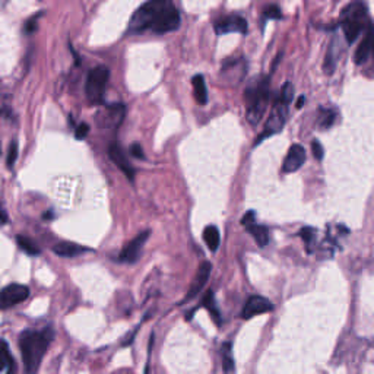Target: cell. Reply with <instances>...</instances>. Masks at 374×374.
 <instances>
[{
    "label": "cell",
    "instance_id": "30",
    "mask_svg": "<svg viewBox=\"0 0 374 374\" xmlns=\"http://www.w3.org/2000/svg\"><path fill=\"white\" fill-rule=\"evenodd\" d=\"M311 151H313V155H315V158L316 159H323V155H325V152H323V147H322V143L319 142V140H313V142H311Z\"/></svg>",
    "mask_w": 374,
    "mask_h": 374
},
{
    "label": "cell",
    "instance_id": "28",
    "mask_svg": "<svg viewBox=\"0 0 374 374\" xmlns=\"http://www.w3.org/2000/svg\"><path fill=\"white\" fill-rule=\"evenodd\" d=\"M298 236H300V237L304 240V243H306L307 246H310V244H311V241L315 240L316 230H315V228H311V227H304L303 230H300Z\"/></svg>",
    "mask_w": 374,
    "mask_h": 374
},
{
    "label": "cell",
    "instance_id": "5",
    "mask_svg": "<svg viewBox=\"0 0 374 374\" xmlns=\"http://www.w3.org/2000/svg\"><path fill=\"white\" fill-rule=\"evenodd\" d=\"M367 20H368L367 6L361 2L351 4L342 11L341 27L349 44L354 43V41L360 37V34L367 25Z\"/></svg>",
    "mask_w": 374,
    "mask_h": 374
},
{
    "label": "cell",
    "instance_id": "14",
    "mask_svg": "<svg viewBox=\"0 0 374 374\" xmlns=\"http://www.w3.org/2000/svg\"><path fill=\"white\" fill-rule=\"evenodd\" d=\"M307 154L306 150L301 147V145L296 143L291 147L286 152V157L282 164V171L284 173H296L303 167V164L306 162Z\"/></svg>",
    "mask_w": 374,
    "mask_h": 374
},
{
    "label": "cell",
    "instance_id": "31",
    "mask_svg": "<svg viewBox=\"0 0 374 374\" xmlns=\"http://www.w3.org/2000/svg\"><path fill=\"white\" fill-rule=\"evenodd\" d=\"M256 222V214H255V211H248L243 218H241V225L243 227H251V225H253Z\"/></svg>",
    "mask_w": 374,
    "mask_h": 374
},
{
    "label": "cell",
    "instance_id": "29",
    "mask_svg": "<svg viewBox=\"0 0 374 374\" xmlns=\"http://www.w3.org/2000/svg\"><path fill=\"white\" fill-rule=\"evenodd\" d=\"M88 133H90V124H87V123L78 124V128L75 129L76 139H85Z\"/></svg>",
    "mask_w": 374,
    "mask_h": 374
},
{
    "label": "cell",
    "instance_id": "2",
    "mask_svg": "<svg viewBox=\"0 0 374 374\" xmlns=\"http://www.w3.org/2000/svg\"><path fill=\"white\" fill-rule=\"evenodd\" d=\"M53 339L54 330L52 326L43 329H27L19 335L18 345L27 374H37Z\"/></svg>",
    "mask_w": 374,
    "mask_h": 374
},
{
    "label": "cell",
    "instance_id": "19",
    "mask_svg": "<svg viewBox=\"0 0 374 374\" xmlns=\"http://www.w3.org/2000/svg\"><path fill=\"white\" fill-rule=\"evenodd\" d=\"M221 358H222V368L225 374H233L236 371V361L233 357V345L231 342H225L221 346Z\"/></svg>",
    "mask_w": 374,
    "mask_h": 374
},
{
    "label": "cell",
    "instance_id": "4",
    "mask_svg": "<svg viewBox=\"0 0 374 374\" xmlns=\"http://www.w3.org/2000/svg\"><path fill=\"white\" fill-rule=\"evenodd\" d=\"M293 98H294V85L291 84V82H285L282 90L279 91L278 97L274 101L272 110H271V113H269V117L266 120L263 132L260 133V136H258L255 145L260 143L265 138L272 136V135L279 133L282 131V128L285 126V121H286L289 104H291V101H293Z\"/></svg>",
    "mask_w": 374,
    "mask_h": 374
},
{
    "label": "cell",
    "instance_id": "32",
    "mask_svg": "<svg viewBox=\"0 0 374 374\" xmlns=\"http://www.w3.org/2000/svg\"><path fill=\"white\" fill-rule=\"evenodd\" d=\"M41 15H43V13H38L37 16H32L30 20H28V23L25 24V32H28V34H31V32H34L35 31V28H37V25H34V23L37 24V20H38V18L41 16Z\"/></svg>",
    "mask_w": 374,
    "mask_h": 374
},
{
    "label": "cell",
    "instance_id": "23",
    "mask_svg": "<svg viewBox=\"0 0 374 374\" xmlns=\"http://www.w3.org/2000/svg\"><path fill=\"white\" fill-rule=\"evenodd\" d=\"M247 231L252 234L259 247H265L269 243V230L265 225H259L258 222H255L253 225L247 227Z\"/></svg>",
    "mask_w": 374,
    "mask_h": 374
},
{
    "label": "cell",
    "instance_id": "10",
    "mask_svg": "<svg viewBox=\"0 0 374 374\" xmlns=\"http://www.w3.org/2000/svg\"><path fill=\"white\" fill-rule=\"evenodd\" d=\"M272 310H274V304L271 300H267L262 296H252L247 298V301L243 306L241 319L248 320L255 316L269 313V311H272Z\"/></svg>",
    "mask_w": 374,
    "mask_h": 374
},
{
    "label": "cell",
    "instance_id": "24",
    "mask_svg": "<svg viewBox=\"0 0 374 374\" xmlns=\"http://www.w3.org/2000/svg\"><path fill=\"white\" fill-rule=\"evenodd\" d=\"M16 243H18V246H19L20 251L25 252V253L30 255V256H38V255L41 253L38 244H37L34 240H31L30 237L18 236V237H16Z\"/></svg>",
    "mask_w": 374,
    "mask_h": 374
},
{
    "label": "cell",
    "instance_id": "11",
    "mask_svg": "<svg viewBox=\"0 0 374 374\" xmlns=\"http://www.w3.org/2000/svg\"><path fill=\"white\" fill-rule=\"evenodd\" d=\"M247 72V64L243 59H230L227 60L225 64L221 68V76L231 82V84L237 85L240 82L244 79Z\"/></svg>",
    "mask_w": 374,
    "mask_h": 374
},
{
    "label": "cell",
    "instance_id": "1",
    "mask_svg": "<svg viewBox=\"0 0 374 374\" xmlns=\"http://www.w3.org/2000/svg\"><path fill=\"white\" fill-rule=\"evenodd\" d=\"M180 23V11L170 0H150L133 12L128 34H167L179 30Z\"/></svg>",
    "mask_w": 374,
    "mask_h": 374
},
{
    "label": "cell",
    "instance_id": "8",
    "mask_svg": "<svg viewBox=\"0 0 374 374\" xmlns=\"http://www.w3.org/2000/svg\"><path fill=\"white\" fill-rule=\"evenodd\" d=\"M30 297V288L23 284H9L2 289L0 294V306L4 310L13 307L19 303L25 301Z\"/></svg>",
    "mask_w": 374,
    "mask_h": 374
},
{
    "label": "cell",
    "instance_id": "13",
    "mask_svg": "<svg viewBox=\"0 0 374 374\" xmlns=\"http://www.w3.org/2000/svg\"><path fill=\"white\" fill-rule=\"evenodd\" d=\"M211 272H212V265H211V262H203V263L198 267L196 277H195V279H193V282H192V285H191V288H189V293L186 294L183 303H184V301H189V300H192V298H195V297L200 293V291L203 289V286L207 284V281H210Z\"/></svg>",
    "mask_w": 374,
    "mask_h": 374
},
{
    "label": "cell",
    "instance_id": "35",
    "mask_svg": "<svg viewBox=\"0 0 374 374\" xmlns=\"http://www.w3.org/2000/svg\"><path fill=\"white\" fill-rule=\"evenodd\" d=\"M306 101V98L304 97H300V99H298V102H297V109H301L303 107V102Z\"/></svg>",
    "mask_w": 374,
    "mask_h": 374
},
{
    "label": "cell",
    "instance_id": "33",
    "mask_svg": "<svg viewBox=\"0 0 374 374\" xmlns=\"http://www.w3.org/2000/svg\"><path fill=\"white\" fill-rule=\"evenodd\" d=\"M131 152H132V155H133V157H136V158H139V159H140V158H142V159L145 158L143 148L140 147L139 143H133V145H132V147H131Z\"/></svg>",
    "mask_w": 374,
    "mask_h": 374
},
{
    "label": "cell",
    "instance_id": "6",
    "mask_svg": "<svg viewBox=\"0 0 374 374\" xmlns=\"http://www.w3.org/2000/svg\"><path fill=\"white\" fill-rule=\"evenodd\" d=\"M110 69L107 66H97L90 71L85 82V94L90 102L99 104L104 99V94L109 87Z\"/></svg>",
    "mask_w": 374,
    "mask_h": 374
},
{
    "label": "cell",
    "instance_id": "26",
    "mask_svg": "<svg viewBox=\"0 0 374 374\" xmlns=\"http://www.w3.org/2000/svg\"><path fill=\"white\" fill-rule=\"evenodd\" d=\"M18 158V142L12 140L9 143V148H8V158H6V164H8V169H13V165L16 162Z\"/></svg>",
    "mask_w": 374,
    "mask_h": 374
},
{
    "label": "cell",
    "instance_id": "7",
    "mask_svg": "<svg viewBox=\"0 0 374 374\" xmlns=\"http://www.w3.org/2000/svg\"><path fill=\"white\" fill-rule=\"evenodd\" d=\"M151 231H142L133 240H131L126 246L121 248V252L117 256V260L121 263H136L140 259L145 243L148 241Z\"/></svg>",
    "mask_w": 374,
    "mask_h": 374
},
{
    "label": "cell",
    "instance_id": "9",
    "mask_svg": "<svg viewBox=\"0 0 374 374\" xmlns=\"http://www.w3.org/2000/svg\"><path fill=\"white\" fill-rule=\"evenodd\" d=\"M214 28L218 35H225L230 32H239L246 35L248 31V24L246 18H243L241 15H227L217 20Z\"/></svg>",
    "mask_w": 374,
    "mask_h": 374
},
{
    "label": "cell",
    "instance_id": "12",
    "mask_svg": "<svg viewBox=\"0 0 374 374\" xmlns=\"http://www.w3.org/2000/svg\"><path fill=\"white\" fill-rule=\"evenodd\" d=\"M109 157L110 159L116 164V167H119L124 174H126V177L129 180H133L135 179V169L132 162L129 161L126 152L123 151V148L120 147V145L117 142H113L110 147H109Z\"/></svg>",
    "mask_w": 374,
    "mask_h": 374
},
{
    "label": "cell",
    "instance_id": "3",
    "mask_svg": "<svg viewBox=\"0 0 374 374\" xmlns=\"http://www.w3.org/2000/svg\"><path fill=\"white\" fill-rule=\"evenodd\" d=\"M269 76L255 78L244 91L246 117L252 124H258L263 117L271 98V82Z\"/></svg>",
    "mask_w": 374,
    "mask_h": 374
},
{
    "label": "cell",
    "instance_id": "27",
    "mask_svg": "<svg viewBox=\"0 0 374 374\" xmlns=\"http://www.w3.org/2000/svg\"><path fill=\"white\" fill-rule=\"evenodd\" d=\"M265 19H281L282 18V11L277 5H269L263 11Z\"/></svg>",
    "mask_w": 374,
    "mask_h": 374
},
{
    "label": "cell",
    "instance_id": "21",
    "mask_svg": "<svg viewBox=\"0 0 374 374\" xmlns=\"http://www.w3.org/2000/svg\"><path fill=\"white\" fill-rule=\"evenodd\" d=\"M203 240L211 252H217L221 243V234L218 228L215 225H207L203 230Z\"/></svg>",
    "mask_w": 374,
    "mask_h": 374
},
{
    "label": "cell",
    "instance_id": "18",
    "mask_svg": "<svg viewBox=\"0 0 374 374\" xmlns=\"http://www.w3.org/2000/svg\"><path fill=\"white\" fill-rule=\"evenodd\" d=\"M0 360H2V374H16V361L5 339H2V354H0Z\"/></svg>",
    "mask_w": 374,
    "mask_h": 374
},
{
    "label": "cell",
    "instance_id": "17",
    "mask_svg": "<svg viewBox=\"0 0 374 374\" xmlns=\"http://www.w3.org/2000/svg\"><path fill=\"white\" fill-rule=\"evenodd\" d=\"M338 53H339V43H338V38L334 37L330 41V44L327 47V53H326V59H325V64H323V69L327 75H332L337 69V64H338Z\"/></svg>",
    "mask_w": 374,
    "mask_h": 374
},
{
    "label": "cell",
    "instance_id": "34",
    "mask_svg": "<svg viewBox=\"0 0 374 374\" xmlns=\"http://www.w3.org/2000/svg\"><path fill=\"white\" fill-rule=\"evenodd\" d=\"M8 222V214H6V210H2V224L5 225Z\"/></svg>",
    "mask_w": 374,
    "mask_h": 374
},
{
    "label": "cell",
    "instance_id": "20",
    "mask_svg": "<svg viewBox=\"0 0 374 374\" xmlns=\"http://www.w3.org/2000/svg\"><path fill=\"white\" fill-rule=\"evenodd\" d=\"M202 306H203L207 311H210L211 316H212V319L215 320V323H217L218 326H221V323H222V316H221V311H219V308H218V306H217L215 296H214V291H207V293H206L205 297H203V300H202Z\"/></svg>",
    "mask_w": 374,
    "mask_h": 374
},
{
    "label": "cell",
    "instance_id": "22",
    "mask_svg": "<svg viewBox=\"0 0 374 374\" xmlns=\"http://www.w3.org/2000/svg\"><path fill=\"white\" fill-rule=\"evenodd\" d=\"M192 85H193L196 101L200 104V106H205V104L207 102V90L205 84V78L202 75H195L192 78Z\"/></svg>",
    "mask_w": 374,
    "mask_h": 374
},
{
    "label": "cell",
    "instance_id": "25",
    "mask_svg": "<svg viewBox=\"0 0 374 374\" xmlns=\"http://www.w3.org/2000/svg\"><path fill=\"white\" fill-rule=\"evenodd\" d=\"M337 120V111L332 109H320L319 110V119H318V126L320 129H329L332 124Z\"/></svg>",
    "mask_w": 374,
    "mask_h": 374
},
{
    "label": "cell",
    "instance_id": "16",
    "mask_svg": "<svg viewBox=\"0 0 374 374\" xmlns=\"http://www.w3.org/2000/svg\"><path fill=\"white\" fill-rule=\"evenodd\" d=\"M374 52V28L370 27L363 38V41L360 43V46L357 47V52L354 54V60L357 65H363L364 61L368 59V54Z\"/></svg>",
    "mask_w": 374,
    "mask_h": 374
},
{
    "label": "cell",
    "instance_id": "15",
    "mask_svg": "<svg viewBox=\"0 0 374 374\" xmlns=\"http://www.w3.org/2000/svg\"><path fill=\"white\" fill-rule=\"evenodd\" d=\"M87 252H91V248L71 241H60L53 246V253L60 258H76Z\"/></svg>",
    "mask_w": 374,
    "mask_h": 374
}]
</instances>
